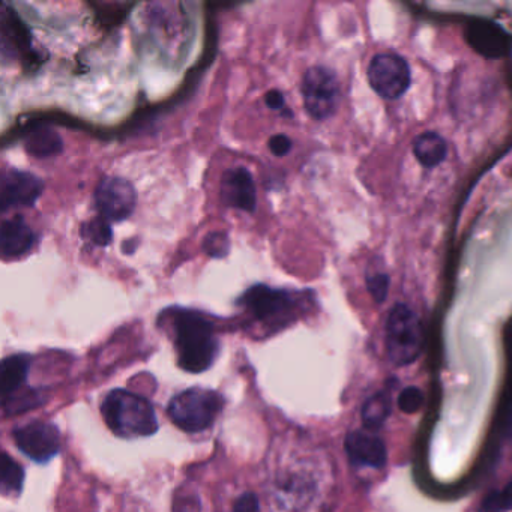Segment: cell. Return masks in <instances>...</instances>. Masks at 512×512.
Returning <instances> with one entry per match:
<instances>
[{
	"label": "cell",
	"mask_w": 512,
	"mask_h": 512,
	"mask_svg": "<svg viewBox=\"0 0 512 512\" xmlns=\"http://www.w3.org/2000/svg\"><path fill=\"white\" fill-rule=\"evenodd\" d=\"M178 365L187 373H203L214 365L220 352L215 325L199 311H170Z\"/></svg>",
	"instance_id": "cell-1"
},
{
	"label": "cell",
	"mask_w": 512,
	"mask_h": 512,
	"mask_svg": "<svg viewBox=\"0 0 512 512\" xmlns=\"http://www.w3.org/2000/svg\"><path fill=\"white\" fill-rule=\"evenodd\" d=\"M104 422L121 439L149 437L158 431V418L148 398L127 391L113 389L101 404Z\"/></svg>",
	"instance_id": "cell-2"
},
{
	"label": "cell",
	"mask_w": 512,
	"mask_h": 512,
	"mask_svg": "<svg viewBox=\"0 0 512 512\" xmlns=\"http://www.w3.org/2000/svg\"><path fill=\"white\" fill-rule=\"evenodd\" d=\"M238 304L250 314L254 323L266 331L278 332L287 328L301 316V298L289 290L272 289L265 284L250 287Z\"/></svg>",
	"instance_id": "cell-3"
},
{
	"label": "cell",
	"mask_w": 512,
	"mask_h": 512,
	"mask_svg": "<svg viewBox=\"0 0 512 512\" xmlns=\"http://www.w3.org/2000/svg\"><path fill=\"white\" fill-rule=\"evenodd\" d=\"M424 326L418 314L406 304H395L385 326V346L389 361L406 367L421 356L424 349Z\"/></svg>",
	"instance_id": "cell-4"
},
{
	"label": "cell",
	"mask_w": 512,
	"mask_h": 512,
	"mask_svg": "<svg viewBox=\"0 0 512 512\" xmlns=\"http://www.w3.org/2000/svg\"><path fill=\"white\" fill-rule=\"evenodd\" d=\"M223 395L205 388H190L170 400L167 415L185 433H202L217 421L224 409Z\"/></svg>",
	"instance_id": "cell-5"
},
{
	"label": "cell",
	"mask_w": 512,
	"mask_h": 512,
	"mask_svg": "<svg viewBox=\"0 0 512 512\" xmlns=\"http://www.w3.org/2000/svg\"><path fill=\"white\" fill-rule=\"evenodd\" d=\"M301 92L305 110L316 121L331 118L340 106V82L331 68L322 65L310 68L302 79Z\"/></svg>",
	"instance_id": "cell-6"
},
{
	"label": "cell",
	"mask_w": 512,
	"mask_h": 512,
	"mask_svg": "<svg viewBox=\"0 0 512 512\" xmlns=\"http://www.w3.org/2000/svg\"><path fill=\"white\" fill-rule=\"evenodd\" d=\"M368 83L383 100H400L412 85V73L403 56L379 53L368 65Z\"/></svg>",
	"instance_id": "cell-7"
},
{
	"label": "cell",
	"mask_w": 512,
	"mask_h": 512,
	"mask_svg": "<svg viewBox=\"0 0 512 512\" xmlns=\"http://www.w3.org/2000/svg\"><path fill=\"white\" fill-rule=\"evenodd\" d=\"M13 439L22 454L44 464L61 452V431L52 422L31 421L14 428Z\"/></svg>",
	"instance_id": "cell-8"
},
{
	"label": "cell",
	"mask_w": 512,
	"mask_h": 512,
	"mask_svg": "<svg viewBox=\"0 0 512 512\" xmlns=\"http://www.w3.org/2000/svg\"><path fill=\"white\" fill-rule=\"evenodd\" d=\"M137 205V193L127 179L109 176L95 190V206L98 214L109 223H121L133 215Z\"/></svg>",
	"instance_id": "cell-9"
},
{
	"label": "cell",
	"mask_w": 512,
	"mask_h": 512,
	"mask_svg": "<svg viewBox=\"0 0 512 512\" xmlns=\"http://www.w3.org/2000/svg\"><path fill=\"white\" fill-rule=\"evenodd\" d=\"M2 211L32 208L44 191V182L38 176L22 170L8 169L2 176Z\"/></svg>",
	"instance_id": "cell-10"
},
{
	"label": "cell",
	"mask_w": 512,
	"mask_h": 512,
	"mask_svg": "<svg viewBox=\"0 0 512 512\" xmlns=\"http://www.w3.org/2000/svg\"><path fill=\"white\" fill-rule=\"evenodd\" d=\"M221 200L229 208L248 214L256 211V185L253 176L245 167H235L224 173L221 179Z\"/></svg>",
	"instance_id": "cell-11"
},
{
	"label": "cell",
	"mask_w": 512,
	"mask_h": 512,
	"mask_svg": "<svg viewBox=\"0 0 512 512\" xmlns=\"http://www.w3.org/2000/svg\"><path fill=\"white\" fill-rule=\"evenodd\" d=\"M347 457L353 466L380 469L386 463V446L380 437L367 431H352L344 442Z\"/></svg>",
	"instance_id": "cell-12"
},
{
	"label": "cell",
	"mask_w": 512,
	"mask_h": 512,
	"mask_svg": "<svg viewBox=\"0 0 512 512\" xmlns=\"http://www.w3.org/2000/svg\"><path fill=\"white\" fill-rule=\"evenodd\" d=\"M35 245L34 230L22 215L5 220L0 229V251L4 259H19Z\"/></svg>",
	"instance_id": "cell-13"
},
{
	"label": "cell",
	"mask_w": 512,
	"mask_h": 512,
	"mask_svg": "<svg viewBox=\"0 0 512 512\" xmlns=\"http://www.w3.org/2000/svg\"><path fill=\"white\" fill-rule=\"evenodd\" d=\"M32 362H34V358L28 353H17V355L8 356L2 361V365H0L2 401L26 388Z\"/></svg>",
	"instance_id": "cell-14"
},
{
	"label": "cell",
	"mask_w": 512,
	"mask_h": 512,
	"mask_svg": "<svg viewBox=\"0 0 512 512\" xmlns=\"http://www.w3.org/2000/svg\"><path fill=\"white\" fill-rule=\"evenodd\" d=\"M413 154L421 166L434 169L448 157V143L439 134L428 131V133L419 134L413 140Z\"/></svg>",
	"instance_id": "cell-15"
},
{
	"label": "cell",
	"mask_w": 512,
	"mask_h": 512,
	"mask_svg": "<svg viewBox=\"0 0 512 512\" xmlns=\"http://www.w3.org/2000/svg\"><path fill=\"white\" fill-rule=\"evenodd\" d=\"M25 149L29 155L35 158L55 157V155L61 154L64 142L53 128L40 125L26 136Z\"/></svg>",
	"instance_id": "cell-16"
},
{
	"label": "cell",
	"mask_w": 512,
	"mask_h": 512,
	"mask_svg": "<svg viewBox=\"0 0 512 512\" xmlns=\"http://www.w3.org/2000/svg\"><path fill=\"white\" fill-rule=\"evenodd\" d=\"M469 40L479 53L490 58L502 56L508 47V38L503 34L502 29L494 28L493 25L473 26Z\"/></svg>",
	"instance_id": "cell-17"
},
{
	"label": "cell",
	"mask_w": 512,
	"mask_h": 512,
	"mask_svg": "<svg viewBox=\"0 0 512 512\" xmlns=\"http://www.w3.org/2000/svg\"><path fill=\"white\" fill-rule=\"evenodd\" d=\"M391 415V398L386 392H377L365 401L362 407V421L371 430L382 427Z\"/></svg>",
	"instance_id": "cell-18"
},
{
	"label": "cell",
	"mask_w": 512,
	"mask_h": 512,
	"mask_svg": "<svg viewBox=\"0 0 512 512\" xmlns=\"http://www.w3.org/2000/svg\"><path fill=\"white\" fill-rule=\"evenodd\" d=\"M25 484V469L7 452L0 461V488L4 494H20Z\"/></svg>",
	"instance_id": "cell-19"
},
{
	"label": "cell",
	"mask_w": 512,
	"mask_h": 512,
	"mask_svg": "<svg viewBox=\"0 0 512 512\" xmlns=\"http://www.w3.org/2000/svg\"><path fill=\"white\" fill-rule=\"evenodd\" d=\"M46 398V394L43 391L26 386L23 391L17 392L13 397L2 401L4 403L5 415H19V413L28 412V410L35 409V407L44 404Z\"/></svg>",
	"instance_id": "cell-20"
},
{
	"label": "cell",
	"mask_w": 512,
	"mask_h": 512,
	"mask_svg": "<svg viewBox=\"0 0 512 512\" xmlns=\"http://www.w3.org/2000/svg\"><path fill=\"white\" fill-rule=\"evenodd\" d=\"M80 233H82L86 241L92 242V244L97 245V247H107L113 239L112 223L104 220L103 217L86 221Z\"/></svg>",
	"instance_id": "cell-21"
},
{
	"label": "cell",
	"mask_w": 512,
	"mask_h": 512,
	"mask_svg": "<svg viewBox=\"0 0 512 512\" xmlns=\"http://www.w3.org/2000/svg\"><path fill=\"white\" fill-rule=\"evenodd\" d=\"M512 509V481L502 490L493 491L485 497L479 512H508Z\"/></svg>",
	"instance_id": "cell-22"
},
{
	"label": "cell",
	"mask_w": 512,
	"mask_h": 512,
	"mask_svg": "<svg viewBox=\"0 0 512 512\" xmlns=\"http://www.w3.org/2000/svg\"><path fill=\"white\" fill-rule=\"evenodd\" d=\"M203 248L208 256L214 257V259H223L230 251L229 236L223 232H211L206 235Z\"/></svg>",
	"instance_id": "cell-23"
},
{
	"label": "cell",
	"mask_w": 512,
	"mask_h": 512,
	"mask_svg": "<svg viewBox=\"0 0 512 512\" xmlns=\"http://www.w3.org/2000/svg\"><path fill=\"white\" fill-rule=\"evenodd\" d=\"M422 406H424V394H422L421 389L415 388V386L403 389L398 395V407H400L401 412L415 413Z\"/></svg>",
	"instance_id": "cell-24"
},
{
	"label": "cell",
	"mask_w": 512,
	"mask_h": 512,
	"mask_svg": "<svg viewBox=\"0 0 512 512\" xmlns=\"http://www.w3.org/2000/svg\"><path fill=\"white\" fill-rule=\"evenodd\" d=\"M173 512H202L200 497L193 491L179 490L173 500Z\"/></svg>",
	"instance_id": "cell-25"
},
{
	"label": "cell",
	"mask_w": 512,
	"mask_h": 512,
	"mask_svg": "<svg viewBox=\"0 0 512 512\" xmlns=\"http://www.w3.org/2000/svg\"><path fill=\"white\" fill-rule=\"evenodd\" d=\"M367 286L371 296H373L377 302L385 301L389 286V280L385 274L368 275Z\"/></svg>",
	"instance_id": "cell-26"
},
{
	"label": "cell",
	"mask_w": 512,
	"mask_h": 512,
	"mask_svg": "<svg viewBox=\"0 0 512 512\" xmlns=\"http://www.w3.org/2000/svg\"><path fill=\"white\" fill-rule=\"evenodd\" d=\"M232 512H260L259 497L254 493H244L236 499Z\"/></svg>",
	"instance_id": "cell-27"
},
{
	"label": "cell",
	"mask_w": 512,
	"mask_h": 512,
	"mask_svg": "<svg viewBox=\"0 0 512 512\" xmlns=\"http://www.w3.org/2000/svg\"><path fill=\"white\" fill-rule=\"evenodd\" d=\"M269 151L275 155V157H284V155L289 154L290 149H292V140L289 137L284 136V134H277V136H272L269 139Z\"/></svg>",
	"instance_id": "cell-28"
},
{
	"label": "cell",
	"mask_w": 512,
	"mask_h": 512,
	"mask_svg": "<svg viewBox=\"0 0 512 512\" xmlns=\"http://www.w3.org/2000/svg\"><path fill=\"white\" fill-rule=\"evenodd\" d=\"M266 106L272 110H283L284 106H286V100H284V95L281 94L277 89H272L268 94L265 95Z\"/></svg>",
	"instance_id": "cell-29"
}]
</instances>
